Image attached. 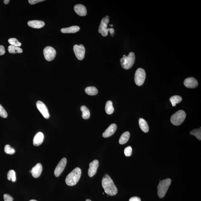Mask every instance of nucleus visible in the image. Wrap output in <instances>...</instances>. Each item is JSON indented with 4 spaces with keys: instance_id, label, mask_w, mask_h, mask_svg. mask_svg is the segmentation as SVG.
Wrapping results in <instances>:
<instances>
[{
    "instance_id": "nucleus-28",
    "label": "nucleus",
    "mask_w": 201,
    "mask_h": 201,
    "mask_svg": "<svg viewBox=\"0 0 201 201\" xmlns=\"http://www.w3.org/2000/svg\"><path fill=\"white\" fill-rule=\"evenodd\" d=\"M7 178L9 180H11L15 182L16 180V173L13 170H11L8 172L7 174Z\"/></svg>"
},
{
    "instance_id": "nucleus-35",
    "label": "nucleus",
    "mask_w": 201,
    "mask_h": 201,
    "mask_svg": "<svg viewBox=\"0 0 201 201\" xmlns=\"http://www.w3.org/2000/svg\"><path fill=\"white\" fill-rule=\"evenodd\" d=\"M5 53V49L4 46L2 45L0 46V56L3 55Z\"/></svg>"
},
{
    "instance_id": "nucleus-23",
    "label": "nucleus",
    "mask_w": 201,
    "mask_h": 201,
    "mask_svg": "<svg viewBox=\"0 0 201 201\" xmlns=\"http://www.w3.org/2000/svg\"><path fill=\"white\" fill-rule=\"evenodd\" d=\"M105 110L106 113L108 115H111L113 113L114 108L113 106V103L110 100H109V101L106 102Z\"/></svg>"
},
{
    "instance_id": "nucleus-25",
    "label": "nucleus",
    "mask_w": 201,
    "mask_h": 201,
    "mask_svg": "<svg viewBox=\"0 0 201 201\" xmlns=\"http://www.w3.org/2000/svg\"><path fill=\"white\" fill-rule=\"evenodd\" d=\"M8 50L10 53H22V50L20 47L12 45L9 46L8 47Z\"/></svg>"
},
{
    "instance_id": "nucleus-32",
    "label": "nucleus",
    "mask_w": 201,
    "mask_h": 201,
    "mask_svg": "<svg viewBox=\"0 0 201 201\" xmlns=\"http://www.w3.org/2000/svg\"><path fill=\"white\" fill-rule=\"evenodd\" d=\"M132 149L131 147L129 146L125 148L124 150V153L125 156L129 157L132 154Z\"/></svg>"
},
{
    "instance_id": "nucleus-16",
    "label": "nucleus",
    "mask_w": 201,
    "mask_h": 201,
    "mask_svg": "<svg viewBox=\"0 0 201 201\" xmlns=\"http://www.w3.org/2000/svg\"><path fill=\"white\" fill-rule=\"evenodd\" d=\"M74 11L77 14L80 16H86L87 14V10L84 5L81 4H77L75 6Z\"/></svg>"
},
{
    "instance_id": "nucleus-7",
    "label": "nucleus",
    "mask_w": 201,
    "mask_h": 201,
    "mask_svg": "<svg viewBox=\"0 0 201 201\" xmlns=\"http://www.w3.org/2000/svg\"><path fill=\"white\" fill-rule=\"evenodd\" d=\"M146 78V73L144 69L138 68L135 73V81L137 86H140L144 84Z\"/></svg>"
},
{
    "instance_id": "nucleus-34",
    "label": "nucleus",
    "mask_w": 201,
    "mask_h": 201,
    "mask_svg": "<svg viewBox=\"0 0 201 201\" xmlns=\"http://www.w3.org/2000/svg\"><path fill=\"white\" fill-rule=\"evenodd\" d=\"M44 1V0H29L28 2L31 4L34 5Z\"/></svg>"
},
{
    "instance_id": "nucleus-31",
    "label": "nucleus",
    "mask_w": 201,
    "mask_h": 201,
    "mask_svg": "<svg viewBox=\"0 0 201 201\" xmlns=\"http://www.w3.org/2000/svg\"><path fill=\"white\" fill-rule=\"evenodd\" d=\"M0 116L4 118H6L7 117V112L1 104H0Z\"/></svg>"
},
{
    "instance_id": "nucleus-20",
    "label": "nucleus",
    "mask_w": 201,
    "mask_h": 201,
    "mask_svg": "<svg viewBox=\"0 0 201 201\" xmlns=\"http://www.w3.org/2000/svg\"><path fill=\"white\" fill-rule=\"evenodd\" d=\"M139 125L141 130L144 132H148L149 130L148 124L144 119L140 118L139 120Z\"/></svg>"
},
{
    "instance_id": "nucleus-15",
    "label": "nucleus",
    "mask_w": 201,
    "mask_h": 201,
    "mask_svg": "<svg viewBox=\"0 0 201 201\" xmlns=\"http://www.w3.org/2000/svg\"><path fill=\"white\" fill-rule=\"evenodd\" d=\"M42 164L38 163L34 166L31 170L32 176L35 178H37L40 176L42 173Z\"/></svg>"
},
{
    "instance_id": "nucleus-10",
    "label": "nucleus",
    "mask_w": 201,
    "mask_h": 201,
    "mask_svg": "<svg viewBox=\"0 0 201 201\" xmlns=\"http://www.w3.org/2000/svg\"><path fill=\"white\" fill-rule=\"evenodd\" d=\"M36 106L38 110L45 119H48L50 117V114L47 106L43 102L38 101L37 102Z\"/></svg>"
},
{
    "instance_id": "nucleus-24",
    "label": "nucleus",
    "mask_w": 201,
    "mask_h": 201,
    "mask_svg": "<svg viewBox=\"0 0 201 201\" xmlns=\"http://www.w3.org/2000/svg\"><path fill=\"white\" fill-rule=\"evenodd\" d=\"M85 92L88 95L95 96L98 94V91L95 87L89 86L86 88Z\"/></svg>"
},
{
    "instance_id": "nucleus-27",
    "label": "nucleus",
    "mask_w": 201,
    "mask_h": 201,
    "mask_svg": "<svg viewBox=\"0 0 201 201\" xmlns=\"http://www.w3.org/2000/svg\"><path fill=\"white\" fill-rule=\"evenodd\" d=\"M190 134L191 135H194L196 136L197 139L199 140H201V127L200 129H194L190 132Z\"/></svg>"
},
{
    "instance_id": "nucleus-33",
    "label": "nucleus",
    "mask_w": 201,
    "mask_h": 201,
    "mask_svg": "<svg viewBox=\"0 0 201 201\" xmlns=\"http://www.w3.org/2000/svg\"><path fill=\"white\" fill-rule=\"evenodd\" d=\"M4 201H13V199L12 197L8 194H5L3 196Z\"/></svg>"
},
{
    "instance_id": "nucleus-30",
    "label": "nucleus",
    "mask_w": 201,
    "mask_h": 201,
    "mask_svg": "<svg viewBox=\"0 0 201 201\" xmlns=\"http://www.w3.org/2000/svg\"><path fill=\"white\" fill-rule=\"evenodd\" d=\"M4 151L6 153L8 154H12L15 153L14 148H12L9 145H7L5 146Z\"/></svg>"
},
{
    "instance_id": "nucleus-11",
    "label": "nucleus",
    "mask_w": 201,
    "mask_h": 201,
    "mask_svg": "<svg viewBox=\"0 0 201 201\" xmlns=\"http://www.w3.org/2000/svg\"><path fill=\"white\" fill-rule=\"evenodd\" d=\"M67 164L66 158H64L61 160L56 167L54 174L56 177H58L61 175L65 169Z\"/></svg>"
},
{
    "instance_id": "nucleus-5",
    "label": "nucleus",
    "mask_w": 201,
    "mask_h": 201,
    "mask_svg": "<svg viewBox=\"0 0 201 201\" xmlns=\"http://www.w3.org/2000/svg\"><path fill=\"white\" fill-rule=\"evenodd\" d=\"M135 60V56L134 53L130 52L127 56H125L121 59V65L123 69L127 70L132 67Z\"/></svg>"
},
{
    "instance_id": "nucleus-8",
    "label": "nucleus",
    "mask_w": 201,
    "mask_h": 201,
    "mask_svg": "<svg viewBox=\"0 0 201 201\" xmlns=\"http://www.w3.org/2000/svg\"><path fill=\"white\" fill-rule=\"evenodd\" d=\"M43 53L46 60L49 61H53L55 58L56 54V50L50 46H47L44 48Z\"/></svg>"
},
{
    "instance_id": "nucleus-37",
    "label": "nucleus",
    "mask_w": 201,
    "mask_h": 201,
    "mask_svg": "<svg viewBox=\"0 0 201 201\" xmlns=\"http://www.w3.org/2000/svg\"><path fill=\"white\" fill-rule=\"evenodd\" d=\"M9 2H10L9 0H5V1H4V3L5 4L7 5L9 3Z\"/></svg>"
},
{
    "instance_id": "nucleus-12",
    "label": "nucleus",
    "mask_w": 201,
    "mask_h": 201,
    "mask_svg": "<svg viewBox=\"0 0 201 201\" xmlns=\"http://www.w3.org/2000/svg\"><path fill=\"white\" fill-rule=\"evenodd\" d=\"M89 166L88 174L89 176L92 177L96 174L97 171V169L99 166V162L97 160H94L92 162H90Z\"/></svg>"
},
{
    "instance_id": "nucleus-13",
    "label": "nucleus",
    "mask_w": 201,
    "mask_h": 201,
    "mask_svg": "<svg viewBox=\"0 0 201 201\" xmlns=\"http://www.w3.org/2000/svg\"><path fill=\"white\" fill-rule=\"evenodd\" d=\"M184 84L187 88H194L198 86V83L196 79L193 77H190L185 79Z\"/></svg>"
},
{
    "instance_id": "nucleus-22",
    "label": "nucleus",
    "mask_w": 201,
    "mask_h": 201,
    "mask_svg": "<svg viewBox=\"0 0 201 201\" xmlns=\"http://www.w3.org/2000/svg\"><path fill=\"white\" fill-rule=\"evenodd\" d=\"M81 111L82 112V117L84 119H88L89 118L90 113L88 108L84 105L81 106Z\"/></svg>"
},
{
    "instance_id": "nucleus-19",
    "label": "nucleus",
    "mask_w": 201,
    "mask_h": 201,
    "mask_svg": "<svg viewBox=\"0 0 201 201\" xmlns=\"http://www.w3.org/2000/svg\"><path fill=\"white\" fill-rule=\"evenodd\" d=\"M80 29L79 26H73L68 28H62L61 31L63 33H74L78 32Z\"/></svg>"
},
{
    "instance_id": "nucleus-2",
    "label": "nucleus",
    "mask_w": 201,
    "mask_h": 201,
    "mask_svg": "<svg viewBox=\"0 0 201 201\" xmlns=\"http://www.w3.org/2000/svg\"><path fill=\"white\" fill-rule=\"evenodd\" d=\"M82 171L80 168H75L69 174L66 179V183L69 186H73L80 180Z\"/></svg>"
},
{
    "instance_id": "nucleus-1",
    "label": "nucleus",
    "mask_w": 201,
    "mask_h": 201,
    "mask_svg": "<svg viewBox=\"0 0 201 201\" xmlns=\"http://www.w3.org/2000/svg\"><path fill=\"white\" fill-rule=\"evenodd\" d=\"M102 185L106 194L110 196H115L117 194V187L111 178L107 174H105L102 178Z\"/></svg>"
},
{
    "instance_id": "nucleus-39",
    "label": "nucleus",
    "mask_w": 201,
    "mask_h": 201,
    "mask_svg": "<svg viewBox=\"0 0 201 201\" xmlns=\"http://www.w3.org/2000/svg\"><path fill=\"white\" fill-rule=\"evenodd\" d=\"M86 201H92L90 200V199H86Z\"/></svg>"
},
{
    "instance_id": "nucleus-17",
    "label": "nucleus",
    "mask_w": 201,
    "mask_h": 201,
    "mask_svg": "<svg viewBox=\"0 0 201 201\" xmlns=\"http://www.w3.org/2000/svg\"><path fill=\"white\" fill-rule=\"evenodd\" d=\"M44 136L43 133L41 132L37 133L33 140V145L35 146H39L43 142Z\"/></svg>"
},
{
    "instance_id": "nucleus-29",
    "label": "nucleus",
    "mask_w": 201,
    "mask_h": 201,
    "mask_svg": "<svg viewBox=\"0 0 201 201\" xmlns=\"http://www.w3.org/2000/svg\"><path fill=\"white\" fill-rule=\"evenodd\" d=\"M8 42L11 45L17 46V47H20L21 45V42L15 38H9L8 40Z\"/></svg>"
},
{
    "instance_id": "nucleus-6",
    "label": "nucleus",
    "mask_w": 201,
    "mask_h": 201,
    "mask_svg": "<svg viewBox=\"0 0 201 201\" xmlns=\"http://www.w3.org/2000/svg\"><path fill=\"white\" fill-rule=\"evenodd\" d=\"M186 116L185 111L180 110L172 115L171 118V122L174 125H180L184 121Z\"/></svg>"
},
{
    "instance_id": "nucleus-14",
    "label": "nucleus",
    "mask_w": 201,
    "mask_h": 201,
    "mask_svg": "<svg viewBox=\"0 0 201 201\" xmlns=\"http://www.w3.org/2000/svg\"><path fill=\"white\" fill-rule=\"evenodd\" d=\"M117 125L115 124H112L106 129L102 134V136L104 138H108L113 135L116 131Z\"/></svg>"
},
{
    "instance_id": "nucleus-4",
    "label": "nucleus",
    "mask_w": 201,
    "mask_h": 201,
    "mask_svg": "<svg viewBox=\"0 0 201 201\" xmlns=\"http://www.w3.org/2000/svg\"><path fill=\"white\" fill-rule=\"evenodd\" d=\"M170 179H167L160 182L158 186V195L160 198H163L167 193L171 184Z\"/></svg>"
},
{
    "instance_id": "nucleus-3",
    "label": "nucleus",
    "mask_w": 201,
    "mask_h": 201,
    "mask_svg": "<svg viewBox=\"0 0 201 201\" xmlns=\"http://www.w3.org/2000/svg\"><path fill=\"white\" fill-rule=\"evenodd\" d=\"M110 21L109 17L108 16H106L103 18L100 21V24L98 29V32L101 33L102 36L104 37H106L108 35V32H109L113 36V35L115 33V30L113 28H107L108 24Z\"/></svg>"
},
{
    "instance_id": "nucleus-18",
    "label": "nucleus",
    "mask_w": 201,
    "mask_h": 201,
    "mask_svg": "<svg viewBox=\"0 0 201 201\" xmlns=\"http://www.w3.org/2000/svg\"><path fill=\"white\" fill-rule=\"evenodd\" d=\"M28 26L34 28H41L45 26V23L43 21L38 20H33L28 21Z\"/></svg>"
},
{
    "instance_id": "nucleus-38",
    "label": "nucleus",
    "mask_w": 201,
    "mask_h": 201,
    "mask_svg": "<svg viewBox=\"0 0 201 201\" xmlns=\"http://www.w3.org/2000/svg\"><path fill=\"white\" fill-rule=\"evenodd\" d=\"M29 201H38L36 200L33 199V200H30Z\"/></svg>"
},
{
    "instance_id": "nucleus-21",
    "label": "nucleus",
    "mask_w": 201,
    "mask_h": 201,
    "mask_svg": "<svg viewBox=\"0 0 201 201\" xmlns=\"http://www.w3.org/2000/svg\"><path fill=\"white\" fill-rule=\"evenodd\" d=\"M130 134L128 131H125L121 135L120 138L119 139V144L121 145L125 144L126 143L130 138Z\"/></svg>"
},
{
    "instance_id": "nucleus-9",
    "label": "nucleus",
    "mask_w": 201,
    "mask_h": 201,
    "mask_svg": "<svg viewBox=\"0 0 201 201\" xmlns=\"http://www.w3.org/2000/svg\"><path fill=\"white\" fill-rule=\"evenodd\" d=\"M73 51L77 58L79 60L81 61L84 59L86 49L82 44L74 45L73 46Z\"/></svg>"
},
{
    "instance_id": "nucleus-26",
    "label": "nucleus",
    "mask_w": 201,
    "mask_h": 201,
    "mask_svg": "<svg viewBox=\"0 0 201 201\" xmlns=\"http://www.w3.org/2000/svg\"><path fill=\"white\" fill-rule=\"evenodd\" d=\"M173 107L175 106L176 104H179L182 100V98L180 96H172L169 99Z\"/></svg>"
},
{
    "instance_id": "nucleus-36",
    "label": "nucleus",
    "mask_w": 201,
    "mask_h": 201,
    "mask_svg": "<svg viewBox=\"0 0 201 201\" xmlns=\"http://www.w3.org/2000/svg\"><path fill=\"white\" fill-rule=\"evenodd\" d=\"M129 201H141V199L139 197H133L131 198Z\"/></svg>"
}]
</instances>
